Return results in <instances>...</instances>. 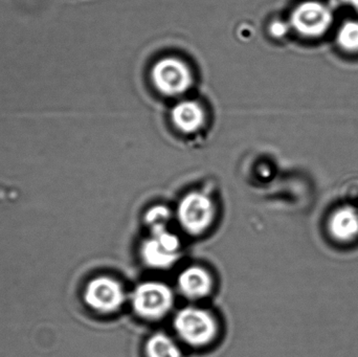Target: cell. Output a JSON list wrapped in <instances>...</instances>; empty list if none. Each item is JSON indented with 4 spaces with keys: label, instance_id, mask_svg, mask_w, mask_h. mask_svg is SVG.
<instances>
[{
    "label": "cell",
    "instance_id": "4fadbf2b",
    "mask_svg": "<svg viewBox=\"0 0 358 357\" xmlns=\"http://www.w3.org/2000/svg\"><path fill=\"white\" fill-rule=\"evenodd\" d=\"M271 31L275 37H283L287 31V27L285 23L281 22V21H275L271 24Z\"/></svg>",
    "mask_w": 358,
    "mask_h": 357
},
{
    "label": "cell",
    "instance_id": "7c38bea8",
    "mask_svg": "<svg viewBox=\"0 0 358 357\" xmlns=\"http://www.w3.org/2000/svg\"><path fill=\"white\" fill-rule=\"evenodd\" d=\"M172 213L168 207L164 205H155L149 209L145 216V222L149 230L159 231L169 228V222L171 221Z\"/></svg>",
    "mask_w": 358,
    "mask_h": 357
},
{
    "label": "cell",
    "instance_id": "8fae6325",
    "mask_svg": "<svg viewBox=\"0 0 358 357\" xmlns=\"http://www.w3.org/2000/svg\"><path fill=\"white\" fill-rule=\"evenodd\" d=\"M336 42L343 50L351 54L358 52V20L343 23L336 35Z\"/></svg>",
    "mask_w": 358,
    "mask_h": 357
},
{
    "label": "cell",
    "instance_id": "6da1fadb",
    "mask_svg": "<svg viewBox=\"0 0 358 357\" xmlns=\"http://www.w3.org/2000/svg\"><path fill=\"white\" fill-rule=\"evenodd\" d=\"M173 328L179 339L189 347L210 345L218 333L216 319L208 310L187 306L174 316Z\"/></svg>",
    "mask_w": 358,
    "mask_h": 357
},
{
    "label": "cell",
    "instance_id": "30bf717a",
    "mask_svg": "<svg viewBox=\"0 0 358 357\" xmlns=\"http://www.w3.org/2000/svg\"><path fill=\"white\" fill-rule=\"evenodd\" d=\"M147 357H183L178 344L165 333H155L145 346Z\"/></svg>",
    "mask_w": 358,
    "mask_h": 357
},
{
    "label": "cell",
    "instance_id": "8992f818",
    "mask_svg": "<svg viewBox=\"0 0 358 357\" xmlns=\"http://www.w3.org/2000/svg\"><path fill=\"white\" fill-rule=\"evenodd\" d=\"M290 22L296 33L313 39L322 37L329 31L334 23V14L326 4L308 0L292 10Z\"/></svg>",
    "mask_w": 358,
    "mask_h": 357
},
{
    "label": "cell",
    "instance_id": "9c48e42d",
    "mask_svg": "<svg viewBox=\"0 0 358 357\" xmlns=\"http://www.w3.org/2000/svg\"><path fill=\"white\" fill-rule=\"evenodd\" d=\"M206 115L202 107L194 101H182L172 110V121L183 133H193L203 125Z\"/></svg>",
    "mask_w": 358,
    "mask_h": 357
},
{
    "label": "cell",
    "instance_id": "52a82bcc",
    "mask_svg": "<svg viewBox=\"0 0 358 357\" xmlns=\"http://www.w3.org/2000/svg\"><path fill=\"white\" fill-rule=\"evenodd\" d=\"M151 77L157 90L171 96L185 94L193 82L187 63L176 57H166L157 61L151 71Z\"/></svg>",
    "mask_w": 358,
    "mask_h": 357
},
{
    "label": "cell",
    "instance_id": "3957f363",
    "mask_svg": "<svg viewBox=\"0 0 358 357\" xmlns=\"http://www.w3.org/2000/svg\"><path fill=\"white\" fill-rule=\"evenodd\" d=\"M176 218L185 233L191 236H200L214 222V203L204 193H189L179 201Z\"/></svg>",
    "mask_w": 358,
    "mask_h": 357
},
{
    "label": "cell",
    "instance_id": "277c9868",
    "mask_svg": "<svg viewBox=\"0 0 358 357\" xmlns=\"http://www.w3.org/2000/svg\"><path fill=\"white\" fill-rule=\"evenodd\" d=\"M180 251V240L169 228L151 231L141 245V258L148 268L168 270L178 262Z\"/></svg>",
    "mask_w": 358,
    "mask_h": 357
},
{
    "label": "cell",
    "instance_id": "ba28073f",
    "mask_svg": "<svg viewBox=\"0 0 358 357\" xmlns=\"http://www.w3.org/2000/svg\"><path fill=\"white\" fill-rule=\"evenodd\" d=\"M213 278L201 266H189L178 277L179 293L189 300H200L208 297L213 291Z\"/></svg>",
    "mask_w": 358,
    "mask_h": 357
},
{
    "label": "cell",
    "instance_id": "5bb4252c",
    "mask_svg": "<svg viewBox=\"0 0 358 357\" xmlns=\"http://www.w3.org/2000/svg\"><path fill=\"white\" fill-rule=\"evenodd\" d=\"M347 1H348V3L358 12V0H347Z\"/></svg>",
    "mask_w": 358,
    "mask_h": 357
},
{
    "label": "cell",
    "instance_id": "5b68a950",
    "mask_svg": "<svg viewBox=\"0 0 358 357\" xmlns=\"http://www.w3.org/2000/svg\"><path fill=\"white\" fill-rule=\"evenodd\" d=\"M83 299L87 307L94 312L110 314L123 307L127 296L123 285L117 279L99 276L87 283L84 289Z\"/></svg>",
    "mask_w": 358,
    "mask_h": 357
},
{
    "label": "cell",
    "instance_id": "7a4b0ae2",
    "mask_svg": "<svg viewBox=\"0 0 358 357\" xmlns=\"http://www.w3.org/2000/svg\"><path fill=\"white\" fill-rule=\"evenodd\" d=\"M131 306L143 320L159 321L174 305V293L166 283L147 281L136 287L131 295Z\"/></svg>",
    "mask_w": 358,
    "mask_h": 357
}]
</instances>
